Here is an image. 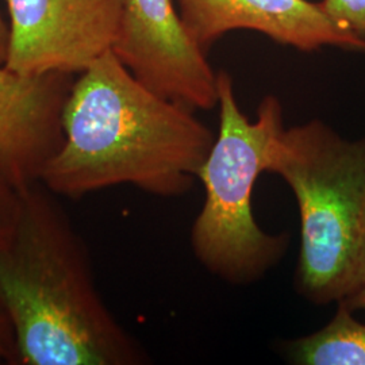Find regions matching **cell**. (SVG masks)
<instances>
[{"label":"cell","instance_id":"cell-1","mask_svg":"<svg viewBox=\"0 0 365 365\" xmlns=\"http://www.w3.org/2000/svg\"><path fill=\"white\" fill-rule=\"evenodd\" d=\"M63 134L39 184L71 199L125 184L160 197L185 195L215 141L192 110L148 88L113 51L73 80Z\"/></svg>","mask_w":365,"mask_h":365},{"label":"cell","instance_id":"cell-2","mask_svg":"<svg viewBox=\"0 0 365 365\" xmlns=\"http://www.w3.org/2000/svg\"><path fill=\"white\" fill-rule=\"evenodd\" d=\"M22 195L15 232L0 249V299L18 364L146 363L102 299L86 248L52 192L38 182Z\"/></svg>","mask_w":365,"mask_h":365},{"label":"cell","instance_id":"cell-3","mask_svg":"<svg viewBox=\"0 0 365 365\" xmlns=\"http://www.w3.org/2000/svg\"><path fill=\"white\" fill-rule=\"evenodd\" d=\"M267 172L298 203L300 297L315 306L349 299L365 284V137L348 140L321 119L286 126Z\"/></svg>","mask_w":365,"mask_h":365},{"label":"cell","instance_id":"cell-4","mask_svg":"<svg viewBox=\"0 0 365 365\" xmlns=\"http://www.w3.org/2000/svg\"><path fill=\"white\" fill-rule=\"evenodd\" d=\"M220 130L197 180L205 202L191 229V247L210 274L235 286L259 282L287 252V233L271 235L253 214V190L267 172L274 138L286 128L274 95L262 98L249 120L235 98L232 76L218 72Z\"/></svg>","mask_w":365,"mask_h":365},{"label":"cell","instance_id":"cell-5","mask_svg":"<svg viewBox=\"0 0 365 365\" xmlns=\"http://www.w3.org/2000/svg\"><path fill=\"white\" fill-rule=\"evenodd\" d=\"M111 51L160 96L192 111L217 107L218 73L188 34L175 0H123Z\"/></svg>","mask_w":365,"mask_h":365},{"label":"cell","instance_id":"cell-6","mask_svg":"<svg viewBox=\"0 0 365 365\" xmlns=\"http://www.w3.org/2000/svg\"><path fill=\"white\" fill-rule=\"evenodd\" d=\"M4 66L25 75L81 73L113 49L123 0H6Z\"/></svg>","mask_w":365,"mask_h":365},{"label":"cell","instance_id":"cell-7","mask_svg":"<svg viewBox=\"0 0 365 365\" xmlns=\"http://www.w3.org/2000/svg\"><path fill=\"white\" fill-rule=\"evenodd\" d=\"M73 75H25L0 66V178L25 190L63 144V111Z\"/></svg>","mask_w":365,"mask_h":365},{"label":"cell","instance_id":"cell-8","mask_svg":"<svg viewBox=\"0 0 365 365\" xmlns=\"http://www.w3.org/2000/svg\"><path fill=\"white\" fill-rule=\"evenodd\" d=\"M182 24L207 53L233 30H253L302 52L339 48L364 53L365 43L336 25L319 3L309 0H176Z\"/></svg>","mask_w":365,"mask_h":365},{"label":"cell","instance_id":"cell-9","mask_svg":"<svg viewBox=\"0 0 365 365\" xmlns=\"http://www.w3.org/2000/svg\"><path fill=\"white\" fill-rule=\"evenodd\" d=\"M344 303L327 325L288 342V359L299 365H365V322Z\"/></svg>","mask_w":365,"mask_h":365},{"label":"cell","instance_id":"cell-10","mask_svg":"<svg viewBox=\"0 0 365 365\" xmlns=\"http://www.w3.org/2000/svg\"><path fill=\"white\" fill-rule=\"evenodd\" d=\"M324 13L365 43V0H321Z\"/></svg>","mask_w":365,"mask_h":365},{"label":"cell","instance_id":"cell-11","mask_svg":"<svg viewBox=\"0 0 365 365\" xmlns=\"http://www.w3.org/2000/svg\"><path fill=\"white\" fill-rule=\"evenodd\" d=\"M22 190L0 178V249L15 232L22 211Z\"/></svg>","mask_w":365,"mask_h":365},{"label":"cell","instance_id":"cell-12","mask_svg":"<svg viewBox=\"0 0 365 365\" xmlns=\"http://www.w3.org/2000/svg\"><path fill=\"white\" fill-rule=\"evenodd\" d=\"M3 363L18 364V353L10 317L0 299V364Z\"/></svg>","mask_w":365,"mask_h":365},{"label":"cell","instance_id":"cell-13","mask_svg":"<svg viewBox=\"0 0 365 365\" xmlns=\"http://www.w3.org/2000/svg\"><path fill=\"white\" fill-rule=\"evenodd\" d=\"M9 41H10V30L9 25L0 15V66L6 64L9 54Z\"/></svg>","mask_w":365,"mask_h":365},{"label":"cell","instance_id":"cell-14","mask_svg":"<svg viewBox=\"0 0 365 365\" xmlns=\"http://www.w3.org/2000/svg\"><path fill=\"white\" fill-rule=\"evenodd\" d=\"M339 303H344L353 313H357V312L365 313V284L364 287L361 288L359 292H356L349 299L339 302Z\"/></svg>","mask_w":365,"mask_h":365}]
</instances>
